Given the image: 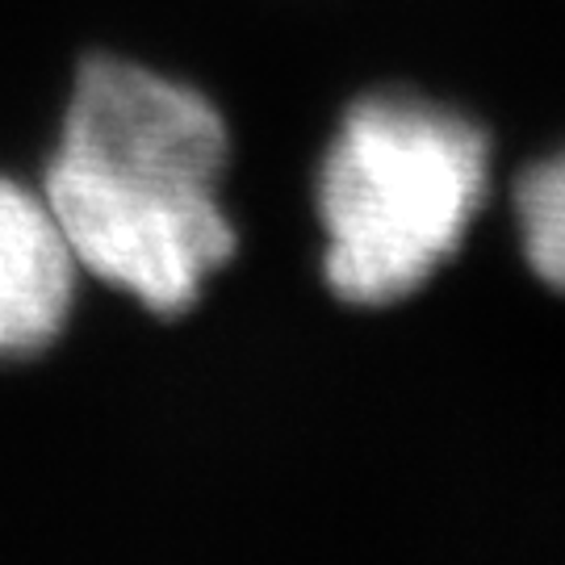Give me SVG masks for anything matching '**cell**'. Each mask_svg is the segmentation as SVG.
<instances>
[{
  "instance_id": "cell-1",
  "label": "cell",
  "mask_w": 565,
  "mask_h": 565,
  "mask_svg": "<svg viewBox=\"0 0 565 565\" xmlns=\"http://www.w3.org/2000/svg\"><path fill=\"white\" fill-rule=\"evenodd\" d=\"M494 198V135L465 105L382 84L348 105L315 172L323 285L352 310L419 298Z\"/></svg>"
},
{
  "instance_id": "cell-2",
  "label": "cell",
  "mask_w": 565,
  "mask_h": 565,
  "mask_svg": "<svg viewBox=\"0 0 565 565\" xmlns=\"http://www.w3.org/2000/svg\"><path fill=\"white\" fill-rule=\"evenodd\" d=\"M51 205L81 273L135 298L160 319H181L239 252V226L214 184L51 156L42 172Z\"/></svg>"
},
{
  "instance_id": "cell-3",
  "label": "cell",
  "mask_w": 565,
  "mask_h": 565,
  "mask_svg": "<svg viewBox=\"0 0 565 565\" xmlns=\"http://www.w3.org/2000/svg\"><path fill=\"white\" fill-rule=\"evenodd\" d=\"M55 151L163 181L223 184L231 130L202 88L121 55H88L76 67Z\"/></svg>"
},
{
  "instance_id": "cell-4",
  "label": "cell",
  "mask_w": 565,
  "mask_h": 565,
  "mask_svg": "<svg viewBox=\"0 0 565 565\" xmlns=\"http://www.w3.org/2000/svg\"><path fill=\"white\" fill-rule=\"evenodd\" d=\"M81 264L42 193L0 177V361H30L76 310Z\"/></svg>"
},
{
  "instance_id": "cell-5",
  "label": "cell",
  "mask_w": 565,
  "mask_h": 565,
  "mask_svg": "<svg viewBox=\"0 0 565 565\" xmlns=\"http://www.w3.org/2000/svg\"><path fill=\"white\" fill-rule=\"evenodd\" d=\"M507 210L527 277L565 302V142L511 177Z\"/></svg>"
}]
</instances>
